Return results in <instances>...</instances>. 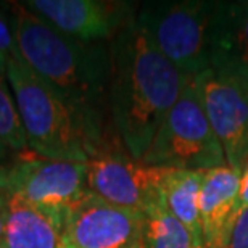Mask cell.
<instances>
[{"label": "cell", "mask_w": 248, "mask_h": 248, "mask_svg": "<svg viewBox=\"0 0 248 248\" xmlns=\"http://www.w3.org/2000/svg\"><path fill=\"white\" fill-rule=\"evenodd\" d=\"M170 170L145 165L131 155L100 150L87 161V192L116 206L150 213L165 200Z\"/></svg>", "instance_id": "52a82bcc"}, {"label": "cell", "mask_w": 248, "mask_h": 248, "mask_svg": "<svg viewBox=\"0 0 248 248\" xmlns=\"http://www.w3.org/2000/svg\"><path fill=\"white\" fill-rule=\"evenodd\" d=\"M195 82L227 166L242 171L248 158V86L219 76L211 68L197 76Z\"/></svg>", "instance_id": "9c48e42d"}, {"label": "cell", "mask_w": 248, "mask_h": 248, "mask_svg": "<svg viewBox=\"0 0 248 248\" xmlns=\"http://www.w3.org/2000/svg\"><path fill=\"white\" fill-rule=\"evenodd\" d=\"M136 16V15H134ZM108 107L124 148L142 160L188 81L132 18L110 42Z\"/></svg>", "instance_id": "6da1fadb"}, {"label": "cell", "mask_w": 248, "mask_h": 248, "mask_svg": "<svg viewBox=\"0 0 248 248\" xmlns=\"http://www.w3.org/2000/svg\"><path fill=\"white\" fill-rule=\"evenodd\" d=\"M140 161L150 166L188 171L227 166L224 150L202 107L195 78L188 81Z\"/></svg>", "instance_id": "5b68a950"}, {"label": "cell", "mask_w": 248, "mask_h": 248, "mask_svg": "<svg viewBox=\"0 0 248 248\" xmlns=\"http://www.w3.org/2000/svg\"><path fill=\"white\" fill-rule=\"evenodd\" d=\"M203 174L205 171L170 170L163 186L168 211L200 242H203V234L198 202H200Z\"/></svg>", "instance_id": "5bb4252c"}, {"label": "cell", "mask_w": 248, "mask_h": 248, "mask_svg": "<svg viewBox=\"0 0 248 248\" xmlns=\"http://www.w3.org/2000/svg\"><path fill=\"white\" fill-rule=\"evenodd\" d=\"M210 63L216 74L248 86V0H213Z\"/></svg>", "instance_id": "8fae6325"}, {"label": "cell", "mask_w": 248, "mask_h": 248, "mask_svg": "<svg viewBox=\"0 0 248 248\" xmlns=\"http://www.w3.org/2000/svg\"><path fill=\"white\" fill-rule=\"evenodd\" d=\"M239 205L240 211L248 206V158L245 161L244 168H242V176H240V197H239Z\"/></svg>", "instance_id": "d6986e66"}, {"label": "cell", "mask_w": 248, "mask_h": 248, "mask_svg": "<svg viewBox=\"0 0 248 248\" xmlns=\"http://www.w3.org/2000/svg\"><path fill=\"white\" fill-rule=\"evenodd\" d=\"M147 216L86 192L64 215L62 244L71 248H143Z\"/></svg>", "instance_id": "ba28073f"}, {"label": "cell", "mask_w": 248, "mask_h": 248, "mask_svg": "<svg viewBox=\"0 0 248 248\" xmlns=\"http://www.w3.org/2000/svg\"><path fill=\"white\" fill-rule=\"evenodd\" d=\"M240 170L221 166L205 171L200 190V221L206 248H227L240 213Z\"/></svg>", "instance_id": "7c38bea8"}, {"label": "cell", "mask_w": 248, "mask_h": 248, "mask_svg": "<svg viewBox=\"0 0 248 248\" xmlns=\"http://www.w3.org/2000/svg\"><path fill=\"white\" fill-rule=\"evenodd\" d=\"M86 177L87 163L39 155L0 166V188L60 216L86 195Z\"/></svg>", "instance_id": "8992f818"}, {"label": "cell", "mask_w": 248, "mask_h": 248, "mask_svg": "<svg viewBox=\"0 0 248 248\" xmlns=\"http://www.w3.org/2000/svg\"><path fill=\"white\" fill-rule=\"evenodd\" d=\"M16 52L21 60L102 129L111 74L110 44L82 42L34 15L23 2H8Z\"/></svg>", "instance_id": "7a4b0ae2"}, {"label": "cell", "mask_w": 248, "mask_h": 248, "mask_svg": "<svg viewBox=\"0 0 248 248\" xmlns=\"http://www.w3.org/2000/svg\"><path fill=\"white\" fill-rule=\"evenodd\" d=\"M213 0H153L136 10V23L163 57L188 78L211 68Z\"/></svg>", "instance_id": "277c9868"}, {"label": "cell", "mask_w": 248, "mask_h": 248, "mask_svg": "<svg viewBox=\"0 0 248 248\" xmlns=\"http://www.w3.org/2000/svg\"><path fill=\"white\" fill-rule=\"evenodd\" d=\"M0 143L10 150L21 152L28 148L26 137L18 120L12 89H10L7 71L0 69Z\"/></svg>", "instance_id": "2e32d148"}, {"label": "cell", "mask_w": 248, "mask_h": 248, "mask_svg": "<svg viewBox=\"0 0 248 248\" xmlns=\"http://www.w3.org/2000/svg\"><path fill=\"white\" fill-rule=\"evenodd\" d=\"M7 211H8V193L0 188V245H2L5 222H7Z\"/></svg>", "instance_id": "ffe728a7"}, {"label": "cell", "mask_w": 248, "mask_h": 248, "mask_svg": "<svg viewBox=\"0 0 248 248\" xmlns=\"http://www.w3.org/2000/svg\"><path fill=\"white\" fill-rule=\"evenodd\" d=\"M23 3L60 32L91 44L111 42L137 10L134 3L118 0H28Z\"/></svg>", "instance_id": "30bf717a"}, {"label": "cell", "mask_w": 248, "mask_h": 248, "mask_svg": "<svg viewBox=\"0 0 248 248\" xmlns=\"http://www.w3.org/2000/svg\"><path fill=\"white\" fill-rule=\"evenodd\" d=\"M8 152H10V148L5 147L3 143H0V165H2V161L8 156Z\"/></svg>", "instance_id": "44dd1931"}, {"label": "cell", "mask_w": 248, "mask_h": 248, "mask_svg": "<svg viewBox=\"0 0 248 248\" xmlns=\"http://www.w3.org/2000/svg\"><path fill=\"white\" fill-rule=\"evenodd\" d=\"M58 248H71V247H68V245H63V244H62V245L58 247Z\"/></svg>", "instance_id": "7402d4cb"}, {"label": "cell", "mask_w": 248, "mask_h": 248, "mask_svg": "<svg viewBox=\"0 0 248 248\" xmlns=\"http://www.w3.org/2000/svg\"><path fill=\"white\" fill-rule=\"evenodd\" d=\"M143 248H206L197 240L188 229L168 211L163 200L150 213H147Z\"/></svg>", "instance_id": "9a60e30c"}, {"label": "cell", "mask_w": 248, "mask_h": 248, "mask_svg": "<svg viewBox=\"0 0 248 248\" xmlns=\"http://www.w3.org/2000/svg\"><path fill=\"white\" fill-rule=\"evenodd\" d=\"M227 248H248V206L237 216Z\"/></svg>", "instance_id": "ac0fdd59"}, {"label": "cell", "mask_w": 248, "mask_h": 248, "mask_svg": "<svg viewBox=\"0 0 248 248\" xmlns=\"http://www.w3.org/2000/svg\"><path fill=\"white\" fill-rule=\"evenodd\" d=\"M64 216L8 195V211L0 248H58Z\"/></svg>", "instance_id": "4fadbf2b"}, {"label": "cell", "mask_w": 248, "mask_h": 248, "mask_svg": "<svg viewBox=\"0 0 248 248\" xmlns=\"http://www.w3.org/2000/svg\"><path fill=\"white\" fill-rule=\"evenodd\" d=\"M15 50H16V44H15L8 2H0V69L7 71V62Z\"/></svg>", "instance_id": "e0dca14e"}, {"label": "cell", "mask_w": 248, "mask_h": 248, "mask_svg": "<svg viewBox=\"0 0 248 248\" xmlns=\"http://www.w3.org/2000/svg\"><path fill=\"white\" fill-rule=\"evenodd\" d=\"M7 79L29 150L82 163L102 150V129L39 78L16 50L7 62Z\"/></svg>", "instance_id": "3957f363"}]
</instances>
